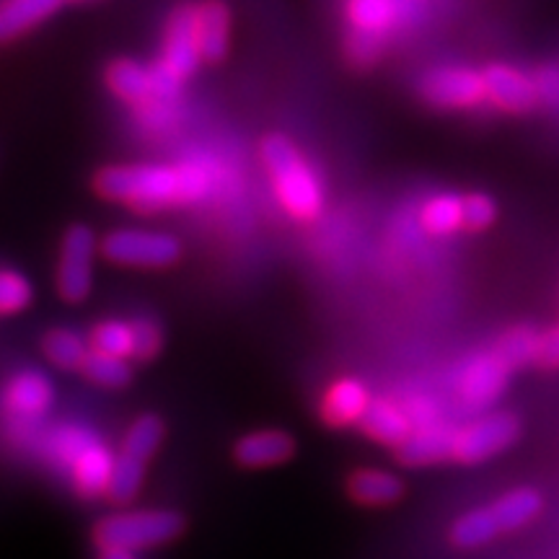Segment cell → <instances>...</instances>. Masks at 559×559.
Listing matches in <instances>:
<instances>
[{
  "mask_svg": "<svg viewBox=\"0 0 559 559\" xmlns=\"http://www.w3.org/2000/svg\"><path fill=\"white\" fill-rule=\"evenodd\" d=\"M207 174L198 166H109L96 177V192L115 202H128L140 210L185 205L205 198Z\"/></svg>",
  "mask_w": 559,
  "mask_h": 559,
  "instance_id": "1",
  "label": "cell"
},
{
  "mask_svg": "<svg viewBox=\"0 0 559 559\" xmlns=\"http://www.w3.org/2000/svg\"><path fill=\"white\" fill-rule=\"evenodd\" d=\"M262 160L267 166L280 202L293 218H317L324 207V192L306 160L300 158L296 145L285 135H267L262 140Z\"/></svg>",
  "mask_w": 559,
  "mask_h": 559,
  "instance_id": "2",
  "label": "cell"
},
{
  "mask_svg": "<svg viewBox=\"0 0 559 559\" xmlns=\"http://www.w3.org/2000/svg\"><path fill=\"white\" fill-rule=\"evenodd\" d=\"M202 60L198 41V13L190 5H181L166 26L164 55L156 66L151 68L153 96L156 99H174L190 75L198 70Z\"/></svg>",
  "mask_w": 559,
  "mask_h": 559,
  "instance_id": "3",
  "label": "cell"
},
{
  "mask_svg": "<svg viewBox=\"0 0 559 559\" xmlns=\"http://www.w3.org/2000/svg\"><path fill=\"white\" fill-rule=\"evenodd\" d=\"M181 528H185V521L177 510H124V513L109 515L96 526V542L102 547L143 551L177 539Z\"/></svg>",
  "mask_w": 559,
  "mask_h": 559,
  "instance_id": "4",
  "label": "cell"
},
{
  "mask_svg": "<svg viewBox=\"0 0 559 559\" xmlns=\"http://www.w3.org/2000/svg\"><path fill=\"white\" fill-rule=\"evenodd\" d=\"M102 251L109 262L128 267H169L181 257V243L171 234L120 228L104 236Z\"/></svg>",
  "mask_w": 559,
  "mask_h": 559,
  "instance_id": "5",
  "label": "cell"
},
{
  "mask_svg": "<svg viewBox=\"0 0 559 559\" xmlns=\"http://www.w3.org/2000/svg\"><path fill=\"white\" fill-rule=\"evenodd\" d=\"M519 438V419L510 412H487L456 432V451L453 461L461 464H479L498 456Z\"/></svg>",
  "mask_w": 559,
  "mask_h": 559,
  "instance_id": "6",
  "label": "cell"
},
{
  "mask_svg": "<svg viewBox=\"0 0 559 559\" xmlns=\"http://www.w3.org/2000/svg\"><path fill=\"white\" fill-rule=\"evenodd\" d=\"M94 254L96 236L88 226H70L60 243L58 262V290L70 304H81L88 298L91 285H94Z\"/></svg>",
  "mask_w": 559,
  "mask_h": 559,
  "instance_id": "7",
  "label": "cell"
},
{
  "mask_svg": "<svg viewBox=\"0 0 559 559\" xmlns=\"http://www.w3.org/2000/svg\"><path fill=\"white\" fill-rule=\"evenodd\" d=\"M513 366L502 358L498 347L481 353L461 368L459 373V400L466 409H487L500 400L506 391Z\"/></svg>",
  "mask_w": 559,
  "mask_h": 559,
  "instance_id": "8",
  "label": "cell"
},
{
  "mask_svg": "<svg viewBox=\"0 0 559 559\" xmlns=\"http://www.w3.org/2000/svg\"><path fill=\"white\" fill-rule=\"evenodd\" d=\"M55 402V389L50 379L39 370H21L13 376L5 386L3 407L5 415L11 417L13 425H19L21 430H34L41 419L47 417V412L52 409Z\"/></svg>",
  "mask_w": 559,
  "mask_h": 559,
  "instance_id": "9",
  "label": "cell"
},
{
  "mask_svg": "<svg viewBox=\"0 0 559 559\" xmlns=\"http://www.w3.org/2000/svg\"><path fill=\"white\" fill-rule=\"evenodd\" d=\"M419 91L430 104L449 109H464L487 99L485 73L469 68H436L419 83Z\"/></svg>",
  "mask_w": 559,
  "mask_h": 559,
  "instance_id": "10",
  "label": "cell"
},
{
  "mask_svg": "<svg viewBox=\"0 0 559 559\" xmlns=\"http://www.w3.org/2000/svg\"><path fill=\"white\" fill-rule=\"evenodd\" d=\"M485 86L487 99L495 107L513 111V115H523L539 104V88L536 83L523 75L521 70L508 66H492L485 70Z\"/></svg>",
  "mask_w": 559,
  "mask_h": 559,
  "instance_id": "11",
  "label": "cell"
},
{
  "mask_svg": "<svg viewBox=\"0 0 559 559\" xmlns=\"http://www.w3.org/2000/svg\"><path fill=\"white\" fill-rule=\"evenodd\" d=\"M456 432L459 428L443 423V419L425 425V428H417L409 436L407 443L400 449L402 461L409 466H425L436 464V461L453 459V451H456Z\"/></svg>",
  "mask_w": 559,
  "mask_h": 559,
  "instance_id": "12",
  "label": "cell"
},
{
  "mask_svg": "<svg viewBox=\"0 0 559 559\" xmlns=\"http://www.w3.org/2000/svg\"><path fill=\"white\" fill-rule=\"evenodd\" d=\"M115 461L117 456L109 451V445H104L102 440H94L68 469L70 481H73V487L79 489L83 498H99V495L107 492Z\"/></svg>",
  "mask_w": 559,
  "mask_h": 559,
  "instance_id": "13",
  "label": "cell"
},
{
  "mask_svg": "<svg viewBox=\"0 0 559 559\" xmlns=\"http://www.w3.org/2000/svg\"><path fill=\"white\" fill-rule=\"evenodd\" d=\"M360 428L366 430V436L379 440V443L400 445L402 449L412 432H415V423H412L409 412L400 407V404L389 400H373L360 419Z\"/></svg>",
  "mask_w": 559,
  "mask_h": 559,
  "instance_id": "14",
  "label": "cell"
},
{
  "mask_svg": "<svg viewBox=\"0 0 559 559\" xmlns=\"http://www.w3.org/2000/svg\"><path fill=\"white\" fill-rule=\"evenodd\" d=\"M293 453V438L283 430H257L243 436L236 443V459L239 464L262 469V466H275L288 461Z\"/></svg>",
  "mask_w": 559,
  "mask_h": 559,
  "instance_id": "15",
  "label": "cell"
},
{
  "mask_svg": "<svg viewBox=\"0 0 559 559\" xmlns=\"http://www.w3.org/2000/svg\"><path fill=\"white\" fill-rule=\"evenodd\" d=\"M370 394L368 389L362 386L360 381L345 379L337 381L334 386L326 391L324 404H321V415L330 425H337V428H345V425L360 423L362 415H366L370 407Z\"/></svg>",
  "mask_w": 559,
  "mask_h": 559,
  "instance_id": "16",
  "label": "cell"
},
{
  "mask_svg": "<svg viewBox=\"0 0 559 559\" xmlns=\"http://www.w3.org/2000/svg\"><path fill=\"white\" fill-rule=\"evenodd\" d=\"M198 41L202 60L218 62L228 52V29H230V13L221 0H205L198 9Z\"/></svg>",
  "mask_w": 559,
  "mask_h": 559,
  "instance_id": "17",
  "label": "cell"
},
{
  "mask_svg": "<svg viewBox=\"0 0 559 559\" xmlns=\"http://www.w3.org/2000/svg\"><path fill=\"white\" fill-rule=\"evenodd\" d=\"M62 3H68V0H5L0 5V41H9L39 26Z\"/></svg>",
  "mask_w": 559,
  "mask_h": 559,
  "instance_id": "18",
  "label": "cell"
},
{
  "mask_svg": "<svg viewBox=\"0 0 559 559\" xmlns=\"http://www.w3.org/2000/svg\"><path fill=\"white\" fill-rule=\"evenodd\" d=\"M107 86L117 99L128 104H148L153 96L151 68H143L135 60H115L107 68Z\"/></svg>",
  "mask_w": 559,
  "mask_h": 559,
  "instance_id": "19",
  "label": "cell"
},
{
  "mask_svg": "<svg viewBox=\"0 0 559 559\" xmlns=\"http://www.w3.org/2000/svg\"><path fill=\"white\" fill-rule=\"evenodd\" d=\"M94 440H99L88 428L81 425H58V428L47 430L45 440H41V453L58 469H70L75 459L88 449Z\"/></svg>",
  "mask_w": 559,
  "mask_h": 559,
  "instance_id": "20",
  "label": "cell"
},
{
  "mask_svg": "<svg viewBox=\"0 0 559 559\" xmlns=\"http://www.w3.org/2000/svg\"><path fill=\"white\" fill-rule=\"evenodd\" d=\"M489 510H492V519L498 523L500 534H508V531L526 526L542 513V495L531 487L510 489V492L495 500Z\"/></svg>",
  "mask_w": 559,
  "mask_h": 559,
  "instance_id": "21",
  "label": "cell"
},
{
  "mask_svg": "<svg viewBox=\"0 0 559 559\" xmlns=\"http://www.w3.org/2000/svg\"><path fill=\"white\" fill-rule=\"evenodd\" d=\"M349 495L360 506H391L402 498L404 485L396 474L383 469H360L347 481Z\"/></svg>",
  "mask_w": 559,
  "mask_h": 559,
  "instance_id": "22",
  "label": "cell"
},
{
  "mask_svg": "<svg viewBox=\"0 0 559 559\" xmlns=\"http://www.w3.org/2000/svg\"><path fill=\"white\" fill-rule=\"evenodd\" d=\"M498 536H500V528L492 519V510H489V506L469 510V513L461 515L451 528V542L461 549L485 547V544L498 539Z\"/></svg>",
  "mask_w": 559,
  "mask_h": 559,
  "instance_id": "23",
  "label": "cell"
},
{
  "mask_svg": "<svg viewBox=\"0 0 559 559\" xmlns=\"http://www.w3.org/2000/svg\"><path fill=\"white\" fill-rule=\"evenodd\" d=\"M41 347H45L47 360L62 370H83V362L91 353V342L70 330H52L41 342Z\"/></svg>",
  "mask_w": 559,
  "mask_h": 559,
  "instance_id": "24",
  "label": "cell"
},
{
  "mask_svg": "<svg viewBox=\"0 0 559 559\" xmlns=\"http://www.w3.org/2000/svg\"><path fill=\"white\" fill-rule=\"evenodd\" d=\"M347 19L355 26V32L379 37L381 32H386L394 24L396 5L394 0H349Z\"/></svg>",
  "mask_w": 559,
  "mask_h": 559,
  "instance_id": "25",
  "label": "cell"
},
{
  "mask_svg": "<svg viewBox=\"0 0 559 559\" xmlns=\"http://www.w3.org/2000/svg\"><path fill=\"white\" fill-rule=\"evenodd\" d=\"M419 223L430 234H453L456 228H464V198L456 194H438L425 202Z\"/></svg>",
  "mask_w": 559,
  "mask_h": 559,
  "instance_id": "26",
  "label": "cell"
},
{
  "mask_svg": "<svg viewBox=\"0 0 559 559\" xmlns=\"http://www.w3.org/2000/svg\"><path fill=\"white\" fill-rule=\"evenodd\" d=\"M83 373H86L88 381H94L96 386H104V389H122L124 383H130L132 379L128 358L102 353V349H94V347H91L88 358L83 362Z\"/></svg>",
  "mask_w": 559,
  "mask_h": 559,
  "instance_id": "27",
  "label": "cell"
},
{
  "mask_svg": "<svg viewBox=\"0 0 559 559\" xmlns=\"http://www.w3.org/2000/svg\"><path fill=\"white\" fill-rule=\"evenodd\" d=\"M91 347L102 353L120 355V358H132L135 355V334H132V321L109 319L94 326L91 332Z\"/></svg>",
  "mask_w": 559,
  "mask_h": 559,
  "instance_id": "28",
  "label": "cell"
},
{
  "mask_svg": "<svg viewBox=\"0 0 559 559\" xmlns=\"http://www.w3.org/2000/svg\"><path fill=\"white\" fill-rule=\"evenodd\" d=\"M143 474H145V461L128 453H120L115 461V469H111L107 495L115 502H130L143 487Z\"/></svg>",
  "mask_w": 559,
  "mask_h": 559,
  "instance_id": "29",
  "label": "cell"
},
{
  "mask_svg": "<svg viewBox=\"0 0 559 559\" xmlns=\"http://www.w3.org/2000/svg\"><path fill=\"white\" fill-rule=\"evenodd\" d=\"M164 440V423L156 415H143L130 425L128 436H124L122 453L135 456L140 461H148Z\"/></svg>",
  "mask_w": 559,
  "mask_h": 559,
  "instance_id": "30",
  "label": "cell"
},
{
  "mask_svg": "<svg viewBox=\"0 0 559 559\" xmlns=\"http://www.w3.org/2000/svg\"><path fill=\"white\" fill-rule=\"evenodd\" d=\"M34 288L16 270H0V317H13L32 304Z\"/></svg>",
  "mask_w": 559,
  "mask_h": 559,
  "instance_id": "31",
  "label": "cell"
},
{
  "mask_svg": "<svg viewBox=\"0 0 559 559\" xmlns=\"http://www.w3.org/2000/svg\"><path fill=\"white\" fill-rule=\"evenodd\" d=\"M536 342H539V332L528 330V326H521V330H510L506 337H500V342L495 347L500 349L502 358H506L510 366L519 368V366H526V362H534Z\"/></svg>",
  "mask_w": 559,
  "mask_h": 559,
  "instance_id": "32",
  "label": "cell"
},
{
  "mask_svg": "<svg viewBox=\"0 0 559 559\" xmlns=\"http://www.w3.org/2000/svg\"><path fill=\"white\" fill-rule=\"evenodd\" d=\"M132 334H135V360H151L164 345V332L153 319H135L132 321Z\"/></svg>",
  "mask_w": 559,
  "mask_h": 559,
  "instance_id": "33",
  "label": "cell"
},
{
  "mask_svg": "<svg viewBox=\"0 0 559 559\" xmlns=\"http://www.w3.org/2000/svg\"><path fill=\"white\" fill-rule=\"evenodd\" d=\"M498 218V207L487 194H466L464 198V228L481 230L492 226Z\"/></svg>",
  "mask_w": 559,
  "mask_h": 559,
  "instance_id": "34",
  "label": "cell"
},
{
  "mask_svg": "<svg viewBox=\"0 0 559 559\" xmlns=\"http://www.w3.org/2000/svg\"><path fill=\"white\" fill-rule=\"evenodd\" d=\"M534 362H539L544 368H559V326L539 334Z\"/></svg>",
  "mask_w": 559,
  "mask_h": 559,
  "instance_id": "35",
  "label": "cell"
},
{
  "mask_svg": "<svg viewBox=\"0 0 559 559\" xmlns=\"http://www.w3.org/2000/svg\"><path fill=\"white\" fill-rule=\"evenodd\" d=\"M547 83H536L539 88V102L544 99L549 107H559V70H547Z\"/></svg>",
  "mask_w": 559,
  "mask_h": 559,
  "instance_id": "36",
  "label": "cell"
},
{
  "mask_svg": "<svg viewBox=\"0 0 559 559\" xmlns=\"http://www.w3.org/2000/svg\"><path fill=\"white\" fill-rule=\"evenodd\" d=\"M99 559H140L138 551L124 547H102Z\"/></svg>",
  "mask_w": 559,
  "mask_h": 559,
  "instance_id": "37",
  "label": "cell"
},
{
  "mask_svg": "<svg viewBox=\"0 0 559 559\" xmlns=\"http://www.w3.org/2000/svg\"><path fill=\"white\" fill-rule=\"evenodd\" d=\"M68 3H91V0H68Z\"/></svg>",
  "mask_w": 559,
  "mask_h": 559,
  "instance_id": "38",
  "label": "cell"
}]
</instances>
